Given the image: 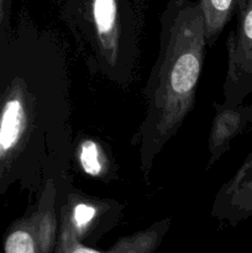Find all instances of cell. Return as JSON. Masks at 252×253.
Masks as SVG:
<instances>
[{
  "mask_svg": "<svg viewBox=\"0 0 252 253\" xmlns=\"http://www.w3.org/2000/svg\"><path fill=\"white\" fill-rule=\"evenodd\" d=\"M207 37L199 1L169 0L161 15L160 52L146 84V113L135 135L147 175L192 110L204 63Z\"/></svg>",
  "mask_w": 252,
  "mask_h": 253,
  "instance_id": "obj_2",
  "label": "cell"
},
{
  "mask_svg": "<svg viewBox=\"0 0 252 253\" xmlns=\"http://www.w3.org/2000/svg\"><path fill=\"white\" fill-rule=\"evenodd\" d=\"M68 21L96 72L125 85L137 57L136 25L120 0H76Z\"/></svg>",
  "mask_w": 252,
  "mask_h": 253,
  "instance_id": "obj_3",
  "label": "cell"
},
{
  "mask_svg": "<svg viewBox=\"0 0 252 253\" xmlns=\"http://www.w3.org/2000/svg\"><path fill=\"white\" fill-rule=\"evenodd\" d=\"M199 4L204 15L207 44L211 47L234 15L237 0H199Z\"/></svg>",
  "mask_w": 252,
  "mask_h": 253,
  "instance_id": "obj_9",
  "label": "cell"
},
{
  "mask_svg": "<svg viewBox=\"0 0 252 253\" xmlns=\"http://www.w3.org/2000/svg\"><path fill=\"white\" fill-rule=\"evenodd\" d=\"M0 90V193L17 177L43 175L68 146L67 56L52 32L27 27Z\"/></svg>",
  "mask_w": 252,
  "mask_h": 253,
  "instance_id": "obj_1",
  "label": "cell"
},
{
  "mask_svg": "<svg viewBox=\"0 0 252 253\" xmlns=\"http://www.w3.org/2000/svg\"><path fill=\"white\" fill-rule=\"evenodd\" d=\"M236 27L227 37L224 104L239 105L252 94V0H237Z\"/></svg>",
  "mask_w": 252,
  "mask_h": 253,
  "instance_id": "obj_4",
  "label": "cell"
},
{
  "mask_svg": "<svg viewBox=\"0 0 252 253\" xmlns=\"http://www.w3.org/2000/svg\"><path fill=\"white\" fill-rule=\"evenodd\" d=\"M214 214L234 224L252 216V152L217 192Z\"/></svg>",
  "mask_w": 252,
  "mask_h": 253,
  "instance_id": "obj_6",
  "label": "cell"
},
{
  "mask_svg": "<svg viewBox=\"0 0 252 253\" xmlns=\"http://www.w3.org/2000/svg\"><path fill=\"white\" fill-rule=\"evenodd\" d=\"M215 114L210 128L208 148L210 160L208 167H212L229 151L231 142L244 132L252 121V105H225L214 104Z\"/></svg>",
  "mask_w": 252,
  "mask_h": 253,
  "instance_id": "obj_7",
  "label": "cell"
},
{
  "mask_svg": "<svg viewBox=\"0 0 252 253\" xmlns=\"http://www.w3.org/2000/svg\"><path fill=\"white\" fill-rule=\"evenodd\" d=\"M10 0H0V25L4 21L5 16H6L7 7H9Z\"/></svg>",
  "mask_w": 252,
  "mask_h": 253,
  "instance_id": "obj_11",
  "label": "cell"
},
{
  "mask_svg": "<svg viewBox=\"0 0 252 253\" xmlns=\"http://www.w3.org/2000/svg\"><path fill=\"white\" fill-rule=\"evenodd\" d=\"M4 253H44L32 215L12 224L5 237Z\"/></svg>",
  "mask_w": 252,
  "mask_h": 253,
  "instance_id": "obj_8",
  "label": "cell"
},
{
  "mask_svg": "<svg viewBox=\"0 0 252 253\" xmlns=\"http://www.w3.org/2000/svg\"><path fill=\"white\" fill-rule=\"evenodd\" d=\"M79 160L83 167L84 172L89 175H101L104 170V155L93 141H85L82 143L81 152H79Z\"/></svg>",
  "mask_w": 252,
  "mask_h": 253,
  "instance_id": "obj_10",
  "label": "cell"
},
{
  "mask_svg": "<svg viewBox=\"0 0 252 253\" xmlns=\"http://www.w3.org/2000/svg\"><path fill=\"white\" fill-rule=\"evenodd\" d=\"M167 226L168 221H162L150 229L123 237L108 251H99L84 246L71 224L61 216V230L57 237L56 253H152L161 242Z\"/></svg>",
  "mask_w": 252,
  "mask_h": 253,
  "instance_id": "obj_5",
  "label": "cell"
}]
</instances>
